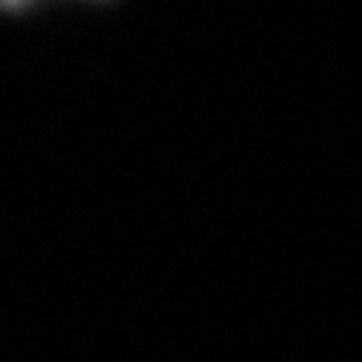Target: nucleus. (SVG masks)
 Here are the masks:
<instances>
[{
	"label": "nucleus",
	"instance_id": "f257e3e1",
	"mask_svg": "<svg viewBox=\"0 0 362 362\" xmlns=\"http://www.w3.org/2000/svg\"><path fill=\"white\" fill-rule=\"evenodd\" d=\"M40 4H54V0H0V12H6V15H23V12H32ZM92 4H109V0H92Z\"/></svg>",
	"mask_w": 362,
	"mask_h": 362
}]
</instances>
